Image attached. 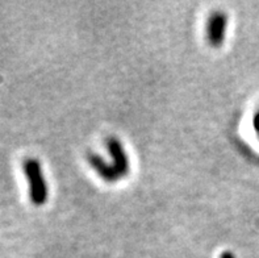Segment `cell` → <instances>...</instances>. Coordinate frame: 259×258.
Listing matches in <instances>:
<instances>
[{
  "mask_svg": "<svg viewBox=\"0 0 259 258\" xmlns=\"http://www.w3.org/2000/svg\"><path fill=\"white\" fill-rule=\"evenodd\" d=\"M23 170L29 185L30 202L37 207L44 206L49 198V189L46 185L41 164L36 158H28L24 161Z\"/></svg>",
  "mask_w": 259,
  "mask_h": 258,
  "instance_id": "obj_1",
  "label": "cell"
},
{
  "mask_svg": "<svg viewBox=\"0 0 259 258\" xmlns=\"http://www.w3.org/2000/svg\"><path fill=\"white\" fill-rule=\"evenodd\" d=\"M228 28V15L221 11H216L209 16L207 24V39L212 48L223 46L225 32Z\"/></svg>",
  "mask_w": 259,
  "mask_h": 258,
  "instance_id": "obj_2",
  "label": "cell"
},
{
  "mask_svg": "<svg viewBox=\"0 0 259 258\" xmlns=\"http://www.w3.org/2000/svg\"><path fill=\"white\" fill-rule=\"evenodd\" d=\"M107 148H108V153L112 157V166L115 167L120 178L128 175L129 173V158L128 154L125 152L124 146L116 137H109L107 141Z\"/></svg>",
  "mask_w": 259,
  "mask_h": 258,
  "instance_id": "obj_3",
  "label": "cell"
},
{
  "mask_svg": "<svg viewBox=\"0 0 259 258\" xmlns=\"http://www.w3.org/2000/svg\"><path fill=\"white\" fill-rule=\"evenodd\" d=\"M89 162L91 164V166L94 167V170L102 176L103 180L108 183H115L118 180V174L117 171L115 170V167L112 166V164H108L105 162L100 156L98 154H90L89 156Z\"/></svg>",
  "mask_w": 259,
  "mask_h": 258,
  "instance_id": "obj_4",
  "label": "cell"
},
{
  "mask_svg": "<svg viewBox=\"0 0 259 258\" xmlns=\"http://www.w3.org/2000/svg\"><path fill=\"white\" fill-rule=\"evenodd\" d=\"M253 124H254V128H255V131L259 132V112L258 114H255V116H254Z\"/></svg>",
  "mask_w": 259,
  "mask_h": 258,
  "instance_id": "obj_5",
  "label": "cell"
},
{
  "mask_svg": "<svg viewBox=\"0 0 259 258\" xmlns=\"http://www.w3.org/2000/svg\"><path fill=\"white\" fill-rule=\"evenodd\" d=\"M221 258H234V255L232 252H224L223 255H221Z\"/></svg>",
  "mask_w": 259,
  "mask_h": 258,
  "instance_id": "obj_6",
  "label": "cell"
}]
</instances>
